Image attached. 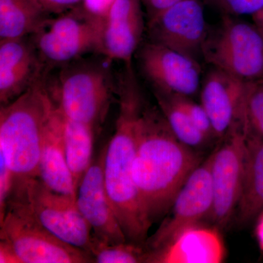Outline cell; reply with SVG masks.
Listing matches in <instances>:
<instances>
[{
    "mask_svg": "<svg viewBox=\"0 0 263 263\" xmlns=\"http://www.w3.org/2000/svg\"><path fill=\"white\" fill-rule=\"evenodd\" d=\"M259 220L257 228V234L259 243L263 249V212L259 216Z\"/></svg>",
    "mask_w": 263,
    "mask_h": 263,
    "instance_id": "33",
    "label": "cell"
},
{
    "mask_svg": "<svg viewBox=\"0 0 263 263\" xmlns=\"http://www.w3.org/2000/svg\"><path fill=\"white\" fill-rule=\"evenodd\" d=\"M200 224L183 230L162 249L147 252V262H221L224 257V247L219 230Z\"/></svg>",
    "mask_w": 263,
    "mask_h": 263,
    "instance_id": "17",
    "label": "cell"
},
{
    "mask_svg": "<svg viewBox=\"0 0 263 263\" xmlns=\"http://www.w3.org/2000/svg\"><path fill=\"white\" fill-rule=\"evenodd\" d=\"M0 240L13 249L21 263L95 262L89 253L62 241L27 213L10 205L0 219Z\"/></svg>",
    "mask_w": 263,
    "mask_h": 263,
    "instance_id": "8",
    "label": "cell"
},
{
    "mask_svg": "<svg viewBox=\"0 0 263 263\" xmlns=\"http://www.w3.org/2000/svg\"><path fill=\"white\" fill-rule=\"evenodd\" d=\"M263 212V138L247 133L243 185L236 214L245 226Z\"/></svg>",
    "mask_w": 263,
    "mask_h": 263,
    "instance_id": "19",
    "label": "cell"
},
{
    "mask_svg": "<svg viewBox=\"0 0 263 263\" xmlns=\"http://www.w3.org/2000/svg\"><path fill=\"white\" fill-rule=\"evenodd\" d=\"M51 16L34 0H0V41L31 36Z\"/></svg>",
    "mask_w": 263,
    "mask_h": 263,
    "instance_id": "21",
    "label": "cell"
},
{
    "mask_svg": "<svg viewBox=\"0 0 263 263\" xmlns=\"http://www.w3.org/2000/svg\"><path fill=\"white\" fill-rule=\"evenodd\" d=\"M142 5V0H114L103 14L101 54L113 61L133 62L144 33Z\"/></svg>",
    "mask_w": 263,
    "mask_h": 263,
    "instance_id": "15",
    "label": "cell"
},
{
    "mask_svg": "<svg viewBox=\"0 0 263 263\" xmlns=\"http://www.w3.org/2000/svg\"><path fill=\"white\" fill-rule=\"evenodd\" d=\"M38 179L53 191L76 199L75 183L64 149L61 114L55 105L43 136Z\"/></svg>",
    "mask_w": 263,
    "mask_h": 263,
    "instance_id": "18",
    "label": "cell"
},
{
    "mask_svg": "<svg viewBox=\"0 0 263 263\" xmlns=\"http://www.w3.org/2000/svg\"><path fill=\"white\" fill-rule=\"evenodd\" d=\"M107 145L94 157L76 191V202L99 239L108 243L127 242L105 186L104 162ZM129 242V241H128Z\"/></svg>",
    "mask_w": 263,
    "mask_h": 263,
    "instance_id": "13",
    "label": "cell"
},
{
    "mask_svg": "<svg viewBox=\"0 0 263 263\" xmlns=\"http://www.w3.org/2000/svg\"><path fill=\"white\" fill-rule=\"evenodd\" d=\"M254 24L257 26L263 34V8L257 13L252 15Z\"/></svg>",
    "mask_w": 263,
    "mask_h": 263,
    "instance_id": "32",
    "label": "cell"
},
{
    "mask_svg": "<svg viewBox=\"0 0 263 263\" xmlns=\"http://www.w3.org/2000/svg\"><path fill=\"white\" fill-rule=\"evenodd\" d=\"M45 76L19 98L0 106V155L15 179L38 178L43 136L54 109Z\"/></svg>",
    "mask_w": 263,
    "mask_h": 263,
    "instance_id": "4",
    "label": "cell"
},
{
    "mask_svg": "<svg viewBox=\"0 0 263 263\" xmlns=\"http://www.w3.org/2000/svg\"><path fill=\"white\" fill-rule=\"evenodd\" d=\"M247 86V82L216 68L204 79L200 103L210 118L216 139L221 141L235 128L245 127Z\"/></svg>",
    "mask_w": 263,
    "mask_h": 263,
    "instance_id": "14",
    "label": "cell"
},
{
    "mask_svg": "<svg viewBox=\"0 0 263 263\" xmlns=\"http://www.w3.org/2000/svg\"><path fill=\"white\" fill-rule=\"evenodd\" d=\"M103 15L84 4L48 18L31 35L46 72L81 58L100 53Z\"/></svg>",
    "mask_w": 263,
    "mask_h": 263,
    "instance_id": "6",
    "label": "cell"
},
{
    "mask_svg": "<svg viewBox=\"0 0 263 263\" xmlns=\"http://www.w3.org/2000/svg\"><path fill=\"white\" fill-rule=\"evenodd\" d=\"M226 15H253L263 8V0H210Z\"/></svg>",
    "mask_w": 263,
    "mask_h": 263,
    "instance_id": "26",
    "label": "cell"
},
{
    "mask_svg": "<svg viewBox=\"0 0 263 263\" xmlns=\"http://www.w3.org/2000/svg\"><path fill=\"white\" fill-rule=\"evenodd\" d=\"M173 96L179 105L184 109L195 127L201 132L202 134L205 135L209 140L214 139V138L215 139L216 136L210 118L202 104L195 103L191 100V98L189 97L178 96V95H173Z\"/></svg>",
    "mask_w": 263,
    "mask_h": 263,
    "instance_id": "25",
    "label": "cell"
},
{
    "mask_svg": "<svg viewBox=\"0 0 263 263\" xmlns=\"http://www.w3.org/2000/svg\"><path fill=\"white\" fill-rule=\"evenodd\" d=\"M202 53L214 68L245 82L263 79V34L254 24L224 15Z\"/></svg>",
    "mask_w": 263,
    "mask_h": 263,
    "instance_id": "7",
    "label": "cell"
},
{
    "mask_svg": "<svg viewBox=\"0 0 263 263\" xmlns=\"http://www.w3.org/2000/svg\"><path fill=\"white\" fill-rule=\"evenodd\" d=\"M14 179L5 159L0 155V219L5 215Z\"/></svg>",
    "mask_w": 263,
    "mask_h": 263,
    "instance_id": "27",
    "label": "cell"
},
{
    "mask_svg": "<svg viewBox=\"0 0 263 263\" xmlns=\"http://www.w3.org/2000/svg\"><path fill=\"white\" fill-rule=\"evenodd\" d=\"M38 6L50 15L61 14L82 4L84 0H34Z\"/></svg>",
    "mask_w": 263,
    "mask_h": 263,
    "instance_id": "28",
    "label": "cell"
},
{
    "mask_svg": "<svg viewBox=\"0 0 263 263\" xmlns=\"http://www.w3.org/2000/svg\"><path fill=\"white\" fill-rule=\"evenodd\" d=\"M113 62L93 53L46 72V90L59 111L100 133L117 96Z\"/></svg>",
    "mask_w": 263,
    "mask_h": 263,
    "instance_id": "3",
    "label": "cell"
},
{
    "mask_svg": "<svg viewBox=\"0 0 263 263\" xmlns=\"http://www.w3.org/2000/svg\"><path fill=\"white\" fill-rule=\"evenodd\" d=\"M60 114L66 160L77 191L81 179L94 158L93 151L96 132L88 124Z\"/></svg>",
    "mask_w": 263,
    "mask_h": 263,
    "instance_id": "20",
    "label": "cell"
},
{
    "mask_svg": "<svg viewBox=\"0 0 263 263\" xmlns=\"http://www.w3.org/2000/svg\"><path fill=\"white\" fill-rule=\"evenodd\" d=\"M245 126L247 133L263 138V79L247 82Z\"/></svg>",
    "mask_w": 263,
    "mask_h": 263,
    "instance_id": "24",
    "label": "cell"
},
{
    "mask_svg": "<svg viewBox=\"0 0 263 263\" xmlns=\"http://www.w3.org/2000/svg\"><path fill=\"white\" fill-rule=\"evenodd\" d=\"M113 2L114 0H84L82 4L90 10L103 15Z\"/></svg>",
    "mask_w": 263,
    "mask_h": 263,
    "instance_id": "31",
    "label": "cell"
},
{
    "mask_svg": "<svg viewBox=\"0 0 263 263\" xmlns=\"http://www.w3.org/2000/svg\"><path fill=\"white\" fill-rule=\"evenodd\" d=\"M135 56L153 91L192 98L201 87V68L193 57L149 41Z\"/></svg>",
    "mask_w": 263,
    "mask_h": 263,
    "instance_id": "11",
    "label": "cell"
},
{
    "mask_svg": "<svg viewBox=\"0 0 263 263\" xmlns=\"http://www.w3.org/2000/svg\"><path fill=\"white\" fill-rule=\"evenodd\" d=\"M212 157V153L183 183L170 210L171 214L155 234L146 240L144 248L147 252L162 249L183 230L206 219L213 202Z\"/></svg>",
    "mask_w": 263,
    "mask_h": 263,
    "instance_id": "10",
    "label": "cell"
},
{
    "mask_svg": "<svg viewBox=\"0 0 263 263\" xmlns=\"http://www.w3.org/2000/svg\"><path fill=\"white\" fill-rule=\"evenodd\" d=\"M119 112L104 162L105 186L127 241L144 246L151 224L133 179L138 122L145 100L133 63L124 64L117 81Z\"/></svg>",
    "mask_w": 263,
    "mask_h": 263,
    "instance_id": "2",
    "label": "cell"
},
{
    "mask_svg": "<svg viewBox=\"0 0 263 263\" xmlns=\"http://www.w3.org/2000/svg\"><path fill=\"white\" fill-rule=\"evenodd\" d=\"M146 31L148 41L195 58L209 35L201 1L183 0L148 21Z\"/></svg>",
    "mask_w": 263,
    "mask_h": 263,
    "instance_id": "12",
    "label": "cell"
},
{
    "mask_svg": "<svg viewBox=\"0 0 263 263\" xmlns=\"http://www.w3.org/2000/svg\"><path fill=\"white\" fill-rule=\"evenodd\" d=\"M46 73L31 36L0 41V106L19 98Z\"/></svg>",
    "mask_w": 263,
    "mask_h": 263,
    "instance_id": "16",
    "label": "cell"
},
{
    "mask_svg": "<svg viewBox=\"0 0 263 263\" xmlns=\"http://www.w3.org/2000/svg\"><path fill=\"white\" fill-rule=\"evenodd\" d=\"M90 255L98 263L147 262L148 254L143 246L131 242L108 243L91 234Z\"/></svg>",
    "mask_w": 263,
    "mask_h": 263,
    "instance_id": "23",
    "label": "cell"
},
{
    "mask_svg": "<svg viewBox=\"0 0 263 263\" xmlns=\"http://www.w3.org/2000/svg\"><path fill=\"white\" fill-rule=\"evenodd\" d=\"M203 161L171 130L157 105H143L138 125L133 179L151 226L168 214L178 193Z\"/></svg>",
    "mask_w": 263,
    "mask_h": 263,
    "instance_id": "1",
    "label": "cell"
},
{
    "mask_svg": "<svg viewBox=\"0 0 263 263\" xmlns=\"http://www.w3.org/2000/svg\"><path fill=\"white\" fill-rule=\"evenodd\" d=\"M153 92L157 106L176 138L183 144L195 150L199 151L206 146L211 140L195 127L174 97L160 91H153Z\"/></svg>",
    "mask_w": 263,
    "mask_h": 263,
    "instance_id": "22",
    "label": "cell"
},
{
    "mask_svg": "<svg viewBox=\"0 0 263 263\" xmlns=\"http://www.w3.org/2000/svg\"><path fill=\"white\" fill-rule=\"evenodd\" d=\"M245 127L230 132L212 152L213 202L206 219L219 230L224 229L239 202L245 171Z\"/></svg>",
    "mask_w": 263,
    "mask_h": 263,
    "instance_id": "9",
    "label": "cell"
},
{
    "mask_svg": "<svg viewBox=\"0 0 263 263\" xmlns=\"http://www.w3.org/2000/svg\"><path fill=\"white\" fill-rule=\"evenodd\" d=\"M0 263H21L13 249L0 240Z\"/></svg>",
    "mask_w": 263,
    "mask_h": 263,
    "instance_id": "30",
    "label": "cell"
},
{
    "mask_svg": "<svg viewBox=\"0 0 263 263\" xmlns=\"http://www.w3.org/2000/svg\"><path fill=\"white\" fill-rule=\"evenodd\" d=\"M8 205L27 213L62 241L89 254L92 230L76 199L53 191L38 178H25L14 179Z\"/></svg>",
    "mask_w": 263,
    "mask_h": 263,
    "instance_id": "5",
    "label": "cell"
},
{
    "mask_svg": "<svg viewBox=\"0 0 263 263\" xmlns=\"http://www.w3.org/2000/svg\"><path fill=\"white\" fill-rule=\"evenodd\" d=\"M182 1L183 0H142L146 9L147 22Z\"/></svg>",
    "mask_w": 263,
    "mask_h": 263,
    "instance_id": "29",
    "label": "cell"
}]
</instances>
